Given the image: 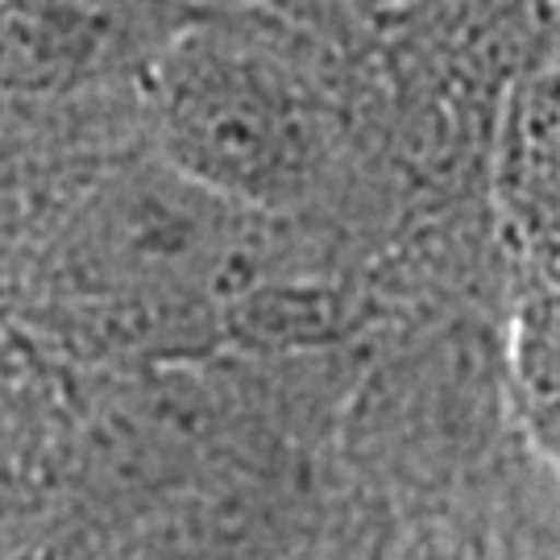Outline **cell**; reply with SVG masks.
Masks as SVG:
<instances>
[{
	"instance_id": "cell-1",
	"label": "cell",
	"mask_w": 560,
	"mask_h": 560,
	"mask_svg": "<svg viewBox=\"0 0 560 560\" xmlns=\"http://www.w3.org/2000/svg\"><path fill=\"white\" fill-rule=\"evenodd\" d=\"M506 411L560 474V287L520 266L502 320Z\"/></svg>"
},
{
	"instance_id": "cell-2",
	"label": "cell",
	"mask_w": 560,
	"mask_h": 560,
	"mask_svg": "<svg viewBox=\"0 0 560 560\" xmlns=\"http://www.w3.org/2000/svg\"><path fill=\"white\" fill-rule=\"evenodd\" d=\"M560 175V46L523 71L502 96L494 133V171Z\"/></svg>"
},
{
	"instance_id": "cell-3",
	"label": "cell",
	"mask_w": 560,
	"mask_h": 560,
	"mask_svg": "<svg viewBox=\"0 0 560 560\" xmlns=\"http://www.w3.org/2000/svg\"><path fill=\"white\" fill-rule=\"evenodd\" d=\"M402 560H469V548L453 536H420L402 552Z\"/></svg>"
},
{
	"instance_id": "cell-4",
	"label": "cell",
	"mask_w": 560,
	"mask_h": 560,
	"mask_svg": "<svg viewBox=\"0 0 560 560\" xmlns=\"http://www.w3.org/2000/svg\"><path fill=\"white\" fill-rule=\"evenodd\" d=\"M340 4H349V9L370 25V18H374L378 9H390V4H399V0H340Z\"/></svg>"
},
{
	"instance_id": "cell-5",
	"label": "cell",
	"mask_w": 560,
	"mask_h": 560,
	"mask_svg": "<svg viewBox=\"0 0 560 560\" xmlns=\"http://www.w3.org/2000/svg\"><path fill=\"white\" fill-rule=\"evenodd\" d=\"M552 4V13H557V21H560V0H548Z\"/></svg>"
}]
</instances>
